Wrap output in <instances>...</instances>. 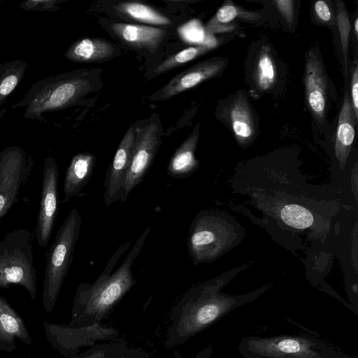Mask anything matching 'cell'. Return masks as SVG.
I'll return each mask as SVG.
<instances>
[{
    "instance_id": "cell-1",
    "label": "cell",
    "mask_w": 358,
    "mask_h": 358,
    "mask_svg": "<svg viewBox=\"0 0 358 358\" xmlns=\"http://www.w3.org/2000/svg\"><path fill=\"white\" fill-rule=\"evenodd\" d=\"M237 271L191 288L178 303L180 314L176 319V331L179 337L188 338L204 330L236 308L252 302L269 286H264L243 295L221 293Z\"/></svg>"
},
{
    "instance_id": "cell-2",
    "label": "cell",
    "mask_w": 358,
    "mask_h": 358,
    "mask_svg": "<svg viewBox=\"0 0 358 358\" xmlns=\"http://www.w3.org/2000/svg\"><path fill=\"white\" fill-rule=\"evenodd\" d=\"M150 229V227L145 228L121 266L113 273L111 274V271L120 257L129 248L133 239L125 241L119 246L93 284L80 285L74 299L75 310H82L84 315L94 322L100 321L110 312L136 282L131 267L141 251Z\"/></svg>"
},
{
    "instance_id": "cell-3",
    "label": "cell",
    "mask_w": 358,
    "mask_h": 358,
    "mask_svg": "<svg viewBox=\"0 0 358 358\" xmlns=\"http://www.w3.org/2000/svg\"><path fill=\"white\" fill-rule=\"evenodd\" d=\"M99 69H79L47 78L34 84L13 108L25 107L24 117L41 119L42 114L76 104L101 85Z\"/></svg>"
},
{
    "instance_id": "cell-4",
    "label": "cell",
    "mask_w": 358,
    "mask_h": 358,
    "mask_svg": "<svg viewBox=\"0 0 358 358\" xmlns=\"http://www.w3.org/2000/svg\"><path fill=\"white\" fill-rule=\"evenodd\" d=\"M82 219L77 208H73L59 227L47 252L43 280V303L50 312L56 303L64 280L71 266L78 241Z\"/></svg>"
},
{
    "instance_id": "cell-5",
    "label": "cell",
    "mask_w": 358,
    "mask_h": 358,
    "mask_svg": "<svg viewBox=\"0 0 358 358\" xmlns=\"http://www.w3.org/2000/svg\"><path fill=\"white\" fill-rule=\"evenodd\" d=\"M24 287L32 299L36 294L31 235L26 229L8 231L0 241V288Z\"/></svg>"
},
{
    "instance_id": "cell-6",
    "label": "cell",
    "mask_w": 358,
    "mask_h": 358,
    "mask_svg": "<svg viewBox=\"0 0 358 358\" xmlns=\"http://www.w3.org/2000/svg\"><path fill=\"white\" fill-rule=\"evenodd\" d=\"M318 344L314 338L298 335L248 336L241 339L238 350L244 358H329Z\"/></svg>"
},
{
    "instance_id": "cell-7",
    "label": "cell",
    "mask_w": 358,
    "mask_h": 358,
    "mask_svg": "<svg viewBox=\"0 0 358 358\" xmlns=\"http://www.w3.org/2000/svg\"><path fill=\"white\" fill-rule=\"evenodd\" d=\"M224 223L215 212L203 210L193 219L188 231L187 248L195 265L215 259L225 245Z\"/></svg>"
},
{
    "instance_id": "cell-8",
    "label": "cell",
    "mask_w": 358,
    "mask_h": 358,
    "mask_svg": "<svg viewBox=\"0 0 358 358\" xmlns=\"http://www.w3.org/2000/svg\"><path fill=\"white\" fill-rule=\"evenodd\" d=\"M135 131L131 158L120 198L121 203L124 202L133 189L143 181L161 143L159 124L156 121L135 128Z\"/></svg>"
},
{
    "instance_id": "cell-9",
    "label": "cell",
    "mask_w": 358,
    "mask_h": 358,
    "mask_svg": "<svg viewBox=\"0 0 358 358\" xmlns=\"http://www.w3.org/2000/svg\"><path fill=\"white\" fill-rule=\"evenodd\" d=\"M32 164L24 151L15 146L0 153V219L14 203L22 185L31 175Z\"/></svg>"
},
{
    "instance_id": "cell-10",
    "label": "cell",
    "mask_w": 358,
    "mask_h": 358,
    "mask_svg": "<svg viewBox=\"0 0 358 358\" xmlns=\"http://www.w3.org/2000/svg\"><path fill=\"white\" fill-rule=\"evenodd\" d=\"M59 169L52 157L43 163L42 189L39 213L36 229L37 243L46 248L58 214L59 206Z\"/></svg>"
},
{
    "instance_id": "cell-11",
    "label": "cell",
    "mask_w": 358,
    "mask_h": 358,
    "mask_svg": "<svg viewBox=\"0 0 358 358\" xmlns=\"http://www.w3.org/2000/svg\"><path fill=\"white\" fill-rule=\"evenodd\" d=\"M227 60L213 58L199 63L173 77L163 87L152 95L153 101H166L213 78L221 73Z\"/></svg>"
},
{
    "instance_id": "cell-12",
    "label": "cell",
    "mask_w": 358,
    "mask_h": 358,
    "mask_svg": "<svg viewBox=\"0 0 358 358\" xmlns=\"http://www.w3.org/2000/svg\"><path fill=\"white\" fill-rule=\"evenodd\" d=\"M135 137V127L131 124L119 143L108 167L104 182L103 194V202L107 206L120 200L131 158Z\"/></svg>"
},
{
    "instance_id": "cell-13",
    "label": "cell",
    "mask_w": 358,
    "mask_h": 358,
    "mask_svg": "<svg viewBox=\"0 0 358 358\" xmlns=\"http://www.w3.org/2000/svg\"><path fill=\"white\" fill-rule=\"evenodd\" d=\"M304 83L308 106L316 119L322 122L326 111L327 78L319 57L312 52L306 58Z\"/></svg>"
},
{
    "instance_id": "cell-14",
    "label": "cell",
    "mask_w": 358,
    "mask_h": 358,
    "mask_svg": "<svg viewBox=\"0 0 358 358\" xmlns=\"http://www.w3.org/2000/svg\"><path fill=\"white\" fill-rule=\"evenodd\" d=\"M110 29L129 46L151 52L157 50L167 34L164 29L122 22L113 23L110 25Z\"/></svg>"
},
{
    "instance_id": "cell-15",
    "label": "cell",
    "mask_w": 358,
    "mask_h": 358,
    "mask_svg": "<svg viewBox=\"0 0 358 358\" xmlns=\"http://www.w3.org/2000/svg\"><path fill=\"white\" fill-rule=\"evenodd\" d=\"M117 48L101 37H85L74 42L66 51V58L74 62L99 63L115 57Z\"/></svg>"
},
{
    "instance_id": "cell-16",
    "label": "cell",
    "mask_w": 358,
    "mask_h": 358,
    "mask_svg": "<svg viewBox=\"0 0 358 358\" xmlns=\"http://www.w3.org/2000/svg\"><path fill=\"white\" fill-rule=\"evenodd\" d=\"M95 159V155L89 152L78 153L72 157L64 180L63 203L80 194L92 177Z\"/></svg>"
},
{
    "instance_id": "cell-17",
    "label": "cell",
    "mask_w": 358,
    "mask_h": 358,
    "mask_svg": "<svg viewBox=\"0 0 358 358\" xmlns=\"http://www.w3.org/2000/svg\"><path fill=\"white\" fill-rule=\"evenodd\" d=\"M199 123L171 157L166 172L171 178L188 177L199 168V162L195 157V151L199 142Z\"/></svg>"
},
{
    "instance_id": "cell-18",
    "label": "cell",
    "mask_w": 358,
    "mask_h": 358,
    "mask_svg": "<svg viewBox=\"0 0 358 358\" xmlns=\"http://www.w3.org/2000/svg\"><path fill=\"white\" fill-rule=\"evenodd\" d=\"M357 122L350 94L346 90L338 117L335 144L336 156L341 164L345 163L349 155L355 139Z\"/></svg>"
},
{
    "instance_id": "cell-19",
    "label": "cell",
    "mask_w": 358,
    "mask_h": 358,
    "mask_svg": "<svg viewBox=\"0 0 358 358\" xmlns=\"http://www.w3.org/2000/svg\"><path fill=\"white\" fill-rule=\"evenodd\" d=\"M16 338L27 344L31 343L23 320L6 300L0 296V341L10 343Z\"/></svg>"
},
{
    "instance_id": "cell-20",
    "label": "cell",
    "mask_w": 358,
    "mask_h": 358,
    "mask_svg": "<svg viewBox=\"0 0 358 358\" xmlns=\"http://www.w3.org/2000/svg\"><path fill=\"white\" fill-rule=\"evenodd\" d=\"M115 12L127 18L158 26H171V20L157 9L139 1H122L114 6Z\"/></svg>"
},
{
    "instance_id": "cell-21",
    "label": "cell",
    "mask_w": 358,
    "mask_h": 358,
    "mask_svg": "<svg viewBox=\"0 0 358 358\" xmlns=\"http://www.w3.org/2000/svg\"><path fill=\"white\" fill-rule=\"evenodd\" d=\"M229 121L240 143H246L252 138L255 131V120L248 103L243 97L237 98L231 105Z\"/></svg>"
},
{
    "instance_id": "cell-22",
    "label": "cell",
    "mask_w": 358,
    "mask_h": 358,
    "mask_svg": "<svg viewBox=\"0 0 358 358\" xmlns=\"http://www.w3.org/2000/svg\"><path fill=\"white\" fill-rule=\"evenodd\" d=\"M276 78L273 58L266 47L259 52L255 64L252 80L255 87L259 92H264L273 85Z\"/></svg>"
},
{
    "instance_id": "cell-23",
    "label": "cell",
    "mask_w": 358,
    "mask_h": 358,
    "mask_svg": "<svg viewBox=\"0 0 358 358\" xmlns=\"http://www.w3.org/2000/svg\"><path fill=\"white\" fill-rule=\"evenodd\" d=\"M27 64L15 60L0 65V105L22 80Z\"/></svg>"
},
{
    "instance_id": "cell-24",
    "label": "cell",
    "mask_w": 358,
    "mask_h": 358,
    "mask_svg": "<svg viewBox=\"0 0 358 358\" xmlns=\"http://www.w3.org/2000/svg\"><path fill=\"white\" fill-rule=\"evenodd\" d=\"M212 48L210 46L203 45L187 48L163 60L155 68L151 77H155L178 68L184 64L206 54Z\"/></svg>"
},
{
    "instance_id": "cell-25",
    "label": "cell",
    "mask_w": 358,
    "mask_h": 358,
    "mask_svg": "<svg viewBox=\"0 0 358 358\" xmlns=\"http://www.w3.org/2000/svg\"><path fill=\"white\" fill-rule=\"evenodd\" d=\"M184 29L188 30V34H180L189 42L198 43V45H203L214 48L217 44L211 34L206 31L202 27L201 22L197 20H193L185 24Z\"/></svg>"
},
{
    "instance_id": "cell-26",
    "label": "cell",
    "mask_w": 358,
    "mask_h": 358,
    "mask_svg": "<svg viewBox=\"0 0 358 358\" xmlns=\"http://www.w3.org/2000/svg\"><path fill=\"white\" fill-rule=\"evenodd\" d=\"M336 18L342 50L344 55L345 64V66H347L348 41L351 28L348 15L346 13L344 4L342 2H339L337 5Z\"/></svg>"
},
{
    "instance_id": "cell-27",
    "label": "cell",
    "mask_w": 358,
    "mask_h": 358,
    "mask_svg": "<svg viewBox=\"0 0 358 358\" xmlns=\"http://www.w3.org/2000/svg\"><path fill=\"white\" fill-rule=\"evenodd\" d=\"M59 2V1L55 0L26 1L20 4V7L26 10L55 11L58 8L57 3Z\"/></svg>"
},
{
    "instance_id": "cell-28",
    "label": "cell",
    "mask_w": 358,
    "mask_h": 358,
    "mask_svg": "<svg viewBox=\"0 0 358 358\" xmlns=\"http://www.w3.org/2000/svg\"><path fill=\"white\" fill-rule=\"evenodd\" d=\"M238 14L237 8L233 5H224L217 12L215 17L208 23H228L231 22Z\"/></svg>"
},
{
    "instance_id": "cell-29",
    "label": "cell",
    "mask_w": 358,
    "mask_h": 358,
    "mask_svg": "<svg viewBox=\"0 0 358 358\" xmlns=\"http://www.w3.org/2000/svg\"><path fill=\"white\" fill-rule=\"evenodd\" d=\"M276 8L289 24L294 20V1L292 0L275 1Z\"/></svg>"
},
{
    "instance_id": "cell-30",
    "label": "cell",
    "mask_w": 358,
    "mask_h": 358,
    "mask_svg": "<svg viewBox=\"0 0 358 358\" xmlns=\"http://www.w3.org/2000/svg\"><path fill=\"white\" fill-rule=\"evenodd\" d=\"M351 103L352 105L355 116L358 120V66L356 64L351 80Z\"/></svg>"
},
{
    "instance_id": "cell-31",
    "label": "cell",
    "mask_w": 358,
    "mask_h": 358,
    "mask_svg": "<svg viewBox=\"0 0 358 358\" xmlns=\"http://www.w3.org/2000/svg\"><path fill=\"white\" fill-rule=\"evenodd\" d=\"M314 8L317 16L322 22H329L332 19L331 11L325 1H316L314 6Z\"/></svg>"
},
{
    "instance_id": "cell-32",
    "label": "cell",
    "mask_w": 358,
    "mask_h": 358,
    "mask_svg": "<svg viewBox=\"0 0 358 358\" xmlns=\"http://www.w3.org/2000/svg\"><path fill=\"white\" fill-rule=\"evenodd\" d=\"M106 351L103 350H96L92 352L84 355L79 358H105Z\"/></svg>"
},
{
    "instance_id": "cell-33",
    "label": "cell",
    "mask_w": 358,
    "mask_h": 358,
    "mask_svg": "<svg viewBox=\"0 0 358 358\" xmlns=\"http://www.w3.org/2000/svg\"><path fill=\"white\" fill-rule=\"evenodd\" d=\"M354 27H355V36L357 38V34H358V18L357 17L355 20Z\"/></svg>"
},
{
    "instance_id": "cell-34",
    "label": "cell",
    "mask_w": 358,
    "mask_h": 358,
    "mask_svg": "<svg viewBox=\"0 0 358 358\" xmlns=\"http://www.w3.org/2000/svg\"><path fill=\"white\" fill-rule=\"evenodd\" d=\"M120 358H126V357H120Z\"/></svg>"
}]
</instances>
